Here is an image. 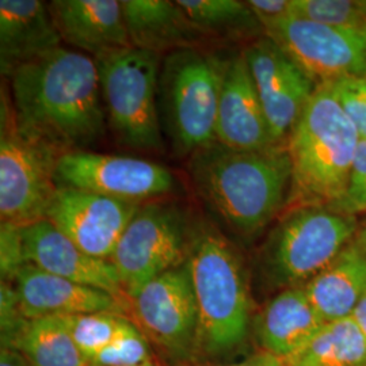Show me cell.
<instances>
[{"mask_svg":"<svg viewBox=\"0 0 366 366\" xmlns=\"http://www.w3.org/2000/svg\"><path fill=\"white\" fill-rule=\"evenodd\" d=\"M285 366H366V337L353 317L326 322Z\"/></svg>","mask_w":366,"mask_h":366,"instance_id":"cb8c5ba5","label":"cell"},{"mask_svg":"<svg viewBox=\"0 0 366 366\" xmlns=\"http://www.w3.org/2000/svg\"><path fill=\"white\" fill-rule=\"evenodd\" d=\"M334 210L355 216L366 212V140H360L345 197Z\"/></svg>","mask_w":366,"mask_h":366,"instance_id":"f546056e","label":"cell"},{"mask_svg":"<svg viewBox=\"0 0 366 366\" xmlns=\"http://www.w3.org/2000/svg\"><path fill=\"white\" fill-rule=\"evenodd\" d=\"M19 307L27 320L49 316L119 312L122 300L101 289L80 285L26 263L15 277Z\"/></svg>","mask_w":366,"mask_h":366,"instance_id":"e0dca14e","label":"cell"},{"mask_svg":"<svg viewBox=\"0 0 366 366\" xmlns=\"http://www.w3.org/2000/svg\"><path fill=\"white\" fill-rule=\"evenodd\" d=\"M194 26L208 39L227 37L259 24L247 1L237 0H177ZM261 25V24H259Z\"/></svg>","mask_w":366,"mask_h":366,"instance_id":"d4e9b609","label":"cell"},{"mask_svg":"<svg viewBox=\"0 0 366 366\" xmlns=\"http://www.w3.org/2000/svg\"><path fill=\"white\" fill-rule=\"evenodd\" d=\"M210 366H285L282 360L275 357L273 354L266 353L263 352L257 355H252L247 360L237 362V364H231V365H210Z\"/></svg>","mask_w":366,"mask_h":366,"instance_id":"d6a6232c","label":"cell"},{"mask_svg":"<svg viewBox=\"0 0 366 366\" xmlns=\"http://www.w3.org/2000/svg\"><path fill=\"white\" fill-rule=\"evenodd\" d=\"M331 89L361 140H366V79L347 76L331 81Z\"/></svg>","mask_w":366,"mask_h":366,"instance_id":"f1b7e54d","label":"cell"},{"mask_svg":"<svg viewBox=\"0 0 366 366\" xmlns=\"http://www.w3.org/2000/svg\"><path fill=\"white\" fill-rule=\"evenodd\" d=\"M98 68L106 121L118 140L142 152H162L157 87L162 54L124 48L94 59Z\"/></svg>","mask_w":366,"mask_h":366,"instance_id":"8992f818","label":"cell"},{"mask_svg":"<svg viewBox=\"0 0 366 366\" xmlns=\"http://www.w3.org/2000/svg\"><path fill=\"white\" fill-rule=\"evenodd\" d=\"M247 4L262 27L292 15V0H251Z\"/></svg>","mask_w":366,"mask_h":366,"instance_id":"1f68e13d","label":"cell"},{"mask_svg":"<svg viewBox=\"0 0 366 366\" xmlns=\"http://www.w3.org/2000/svg\"><path fill=\"white\" fill-rule=\"evenodd\" d=\"M264 31L316 86L347 76H364V30L328 26L289 15L264 27Z\"/></svg>","mask_w":366,"mask_h":366,"instance_id":"30bf717a","label":"cell"},{"mask_svg":"<svg viewBox=\"0 0 366 366\" xmlns=\"http://www.w3.org/2000/svg\"><path fill=\"white\" fill-rule=\"evenodd\" d=\"M143 204L59 187L46 219L79 249L110 261L118 242Z\"/></svg>","mask_w":366,"mask_h":366,"instance_id":"5bb4252c","label":"cell"},{"mask_svg":"<svg viewBox=\"0 0 366 366\" xmlns=\"http://www.w3.org/2000/svg\"><path fill=\"white\" fill-rule=\"evenodd\" d=\"M3 346L22 354L31 366H92L60 316L26 320Z\"/></svg>","mask_w":366,"mask_h":366,"instance_id":"603a6c76","label":"cell"},{"mask_svg":"<svg viewBox=\"0 0 366 366\" xmlns=\"http://www.w3.org/2000/svg\"><path fill=\"white\" fill-rule=\"evenodd\" d=\"M216 142L234 151H262L278 145L273 142L243 53L225 61Z\"/></svg>","mask_w":366,"mask_h":366,"instance_id":"2e32d148","label":"cell"},{"mask_svg":"<svg viewBox=\"0 0 366 366\" xmlns=\"http://www.w3.org/2000/svg\"><path fill=\"white\" fill-rule=\"evenodd\" d=\"M352 317L366 337V296L364 297V300L360 302V305L355 308Z\"/></svg>","mask_w":366,"mask_h":366,"instance_id":"e575fe53","label":"cell"},{"mask_svg":"<svg viewBox=\"0 0 366 366\" xmlns=\"http://www.w3.org/2000/svg\"><path fill=\"white\" fill-rule=\"evenodd\" d=\"M61 37L48 4L39 0L0 1V66L10 76L19 66L60 48Z\"/></svg>","mask_w":366,"mask_h":366,"instance_id":"d6986e66","label":"cell"},{"mask_svg":"<svg viewBox=\"0 0 366 366\" xmlns=\"http://www.w3.org/2000/svg\"><path fill=\"white\" fill-rule=\"evenodd\" d=\"M132 300L145 337L167 353L182 355L198 342V307L186 263L154 278Z\"/></svg>","mask_w":366,"mask_h":366,"instance_id":"7c38bea8","label":"cell"},{"mask_svg":"<svg viewBox=\"0 0 366 366\" xmlns=\"http://www.w3.org/2000/svg\"><path fill=\"white\" fill-rule=\"evenodd\" d=\"M152 360L148 340L136 328L90 360L92 366H134Z\"/></svg>","mask_w":366,"mask_h":366,"instance_id":"83f0119b","label":"cell"},{"mask_svg":"<svg viewBox=\"0 0 366 366\" xmlns=\"http://www.w3.org/2000/svg\"><path fill=\"white\" fill-rule=\"evenodd\" d=\"M48 7L61 41L92 59L132 46L121 1L53 0Z\"/></svg>","mask_w":366,"mask_h":366,"instance_id":"ac0fdd59","label":"cell"},{"mask_svg":"<svg viewBox=\"0 0 366 366\" xmlns=\"http://www.w3.org/2000/svg\"><path fill=\"white\" fill-rule=\"evenodd\" d=\"M1 281L15 280L19 270L26 264L24 258V246H22V236H21V227L1 222Z\"/></svg>","mask_w":366,"mask_h":366,"instance_id":"4dcf8cb0","label":"cell"},{"mask_svg":"<svg viewBox=\"0 0 366 366\" xmlns=\"http://www.w3.org/2000/svg\"><path fill=\"white\" fill-rule=\"evenodd\" d=\"M302 288L326 322L352 317L366 296L365 254L353 240Z\"/></svg>","mask_w":366,"mask_h":366,"instance_id":"7402d4cb","label":"cell"},{"mask_svg":"<svg viewBox=\"0 0 366 366\" xmlns=\"http://www.w3.org/2000/svg\"><path fill=\"white\" fill-rule=\"evenodd\" d=\"M9 78L15 121L27 136L61 155L87 151L105 136V106L92 56L60 46Z\"/></svg>","mask_w":366,"mask_h":366,"instance_id":"6da1fadb","label":"cell"},{"mask_svg":"<svg viewBox=\"0 0 366 366\" xmlns=\"http://www.w3.org/2000/svg\"><path fill=\"white\" fill-rule=\"evenodd\" d=\"M21 236L29 264L80 285L105 290L121 300L125 297L113 262L94 258L79 249L48 219L21 227Z\"/></svg>","mask_w":366,"mask_h":366,"instance_id":"9a60e30c","label":"cell"},{"mask_svg":"<svg viewBox=\"0 0 366 366\" xmlns=\"http://www.w3.org/2000/svg\"><path fill=\"white\" fill-rule=\"evenodd\" d=\"M292 15L328 26L366 31L364 0H292Z\"/></svg>","mask_w":366,"mask_h":366,"instance_id":"4316f807","label":"cell"},{"mask_svg":"<svg viewBox=\"0 0 366 366\" xmlns=\"http://www.w3.org/2000/svg\"><path fill=\"white\" fill-rule=\"evenodd\" d=\"M60 152L19 131L10 97L1 101L0 216L18 227L45 220L57 193Z\"/></svg>","mask_w":366,"mask_h":366,"instance_id":"ba28073f","label":"cell"},{"mask_svg":"<svg viewBox=\"0 0 366 366\" xmlns=\"http://www.w3.org/2000/svg\"><path fill=\"white\" fill-rule=\"evenodd\" d=\"M0 366H31L22 354L15 352L10 347L3 346L0 355Z\"/></svg>","mask_w":366,"mask_h":366,"instance_id":"836d02e7","label":"cell"},{"mask_svg":"<svg viewBox=\"0 0 366 366\" xmlns=\"http://www.w3.org/2000/svg\"><path fill=\"white\" fill-rule=\"evenodd\" d=\"M354 242L357 246L362 249V252L366 255V224L358 231V234L354 237Z\"/></svg>","mask_w":366,"mask_h":366,"instance_id":"d590c367","label":"cell"},{"mask_svg":"<svg viewBox=\"0 0 366 366\" xmlns=\"http://www.w3.org/2000/svg\"><path fill=\"white\" fill-rule=\"evenodd\" d=\"M186 264L198 307V345L209 354L234 350L247 335L249 288L240 259L216 229L197 232Z\"/></svg>","mask_w":366,"mask_h":366,"instance_id":"277c9868","label":"cell"},{"mask_svg":"<svg viewBox=\"0 0 366 366\" xmlns=\"http://www.w3.org/2000/svg\"><path fill=\"white\" fill-rule=\"evenodd\" d=\"M189 169L204 202L239 235L259 234L290 197L287 144L234 151L213 142L192 155Z\"/></svg>","mask_w":366,"mask_h":366,"instance_id":"7a4b0ae2","label":"cell"},{"mask_svg":"<svg viewBox=\"0 0 366 366\" xmlns=\"http://www.w3.org/2000/svg\"><path fill=\"white\" fill-rule=\"evenodd\" d=\"M64 320L89 362L94 355L137 328L119 312L66 316Z\"/></svg>","mask_w":366,"mask_h":366,"instance_id":"484cf974","label":"cell"},{"mask_svg":"<svg viewBox=\"0 0 366 366\" xmlns=\"http://www.w3.org/2000/svg\"><path fill=\"white\" fill-rule=\"evenodd\" d=\"M56 183L59 187L142 204L144 199L169 194L175 181L170 171L155 162L87 149L60 155Z\"/></svg>","mask_w":366,"mask_h":366,"instance_id":"8fae6325","label":"cell"},{"mask_svg":"<svg viewBox=\"0 0 366 366\" xmlns=\"http://www.w3.org/2000/svg\"><path fill=\"white\" fill-rule=\"evenodd\" d=\"M355 232L354 216L326 207H293L266 243V275L277 287H304L353 242Z\"/></svg>","mask_w":366,"mask_h":366,"instance_id":"52a82bcc","label":"cell"},{"mask_svg":"<svg viewBox=\"0 0 366 366\" xmlns=\"http://www.w3.org/2000/svg\"><path fill=\"white\" fill-rule=\"evenodd\" d=\"M225 61L190 48L162 61L157 104L162 131L179 155H193L216 142V124Z\"/></svg>","mask_w":366,"mask_h":366,"instance_id":"5b68a950","label":"cell"},{"mask_svg":"<svg viewBox=\"0 0 366 366\" xmlns=\"http://www.w3.org/2000/svg\"><path fill=\"white\" fill-rule=\"evenodd\" d=\"M190 243L182 210L166 204L142 205L110 259L125 295L134 299L154 278L184 264Z\"/></svg>","mask_w":366,"mask_h":366,"instance_id":"9c48e42d","label":"cell"},{"mask_svg":"<svg viewBox=\"0 0 366 366\" xmlns=\"http://www.w3.org/2000/svg\"><path fill=\"white\" fill-rule=\"evenodd\" d=\"M360 140L331 84H317L287 140L293 207L334 209L346 193Z\"/></svg>","mask_w":366,"mask_h":366,"instance_id":"3957f363","label":"cell"},{"mask_svg":"<svg viewBox=\"0 0 366 366\" xmlns=\"http://www.w3.org/2000/svg\"><path fill=\"white\" fill-rule=\"evenodd\" d=\"M364 78L366 79V66H365V72H364Z\"/></svg>","mask_w":366,"mask_h":366,"instance_id":"74e56055","label":"cell"},{"mask_svg":"<svg viewBox=\"0 0 366 366\" xmlns=\"http://www.w3.org/2000/svg\"><path fill=\"white\" fill-rule=\"evenodd\" d=\"M121 3L134 48L162 54L201 48L208 39L194 26L178 1L125 0Z\"/></svg>","mask_w":366,"mask_h":366,"instance_id":"ffe728a7","label":"cell"},{"mask_svg":"<svg viewBox=\"0 0 366 366\" xmlns=\"http://www.w3.org/2000/svg\"><path fill=\"white\" fill-rule=\"evenodd\" d=\"M134 366H157L155 365V362L151 360V361H148V362H144V364H140V365H134Z\"/></svg>","mask_w":366,"mask_h":366,"instance_id":"8d00e7d4","label":"cell"},{"mask_svg":"<svg viewBox=\"0 0 366 366\" xmlns=\"http://www.w3.org/2000/svg\"><path fill=\"white\" fill-rule=\"evenodd\" d=\"M325 323L302 287L288 288L264 307L257 334L266 353L284 360L304 346Z\"/></svg>","mask_w":366,"mask_h":366,"instance_id":"44dd1931","label":"cell"},{"mask_svg":"<svg viewBox=\"0 0 366 366\" xmlns=\"http://www.w3.org/2000/svg\"><path fill=\"white\" fill-rule=\"evenodd\" d=\"M275 144H287L316 84L269 37L243 52Z\"/></svg>","mask_w":366,"mask_h":366,"instance_id":"4fadbf2b","label":"cell"}]
</instances>
